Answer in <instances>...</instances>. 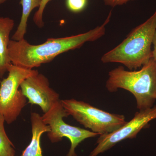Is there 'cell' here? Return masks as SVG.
<instances>
[{
  "label": "cell",
  "mask_w": 156,
  "mask_h": 156,
  "mask_svg": "<svg viewBox=\"0 0 156 156\" xmlns=\"http://www.w3.org/2000/svg\"><path fill=\"white\" fill-rule=\"evenodd\" d=\"M156 30V11L133 30L126 39L101 58L103 63L118 62L130 70L136 69L152 58L151 45Z\"/></svg>",
  "instance_id": "cell-3"
},
{
  "label": "cell",
  "mask_w": 156,
  "mask_h": 156,
  "mask_svg": "<svg viewBox=\"0 0 156 156\" xmlns=\"http://www.w3.org/2000/svg\"><path fill=\"white\" fill-rule=\"evenodd\" d=\"M14 21L9 17H0V78L8 72V67L11 63L8 47L10 33L14 28Z\"/></svg>",
  "instance_id": "cell-10"
},
{
  "label": "cell",
  "mask_w": 156,
  "mask_h": 156,
  "mask_svg": "<svg viewBox=\"0 0 156 156\" xmlns=\"http://www.w3.org/2000/svg\"><path fill=\"white\" fill-rule=\"evenodd\" d=\"M7 1V0H0V5H1V4H3V3Z\"/></svg>",
  "instance_id": "cell-17"
},
{
  "label": "cell",
  "mask_w": 156,
  "mask_h": 156,
  "mask_svg": "<svg viewBox=\"0 0 156 156\" xmlns=\"http://www.w3.org/2000/svg\"><path fill=\"white\" fill-rule=\"evenodd\" d=\"M69 116L60 100L42 116V119L45 124L50 127L48 136L51 142H58L63 137H67L71 142L67 156H77L75 150L80 143L87 138L100 136V134L66 124L63 119Z\"/></svg>",
  "instance_id": "cell-6"
},
{
  "label": "cell",
  "mask_w": 156,
  "mask_h": 156,
  "mask_svg": "<svg viewBox=\"0 0 156 156\" xmlns=\"http://www.w3.org/2000/svg\"><path fill=\"white\" fill-rule=\"evenodd\" d=\"M20 87L28 103L39 105L44 113L60 100L59 94L50 88L48 78L39 73L26 79Z\"/></svg>",
  "instance_id": "cell-8"
},
{
  "label": "cell",
  "mask_w": 156,
  "mask_h": 156,
  "mask_svg": "<svg viewBox=\"0 0 156 156\" xmlns=\"http://www.w3.org/2000/svg\"><path fill=\"white\" fill-rule=\"evenodd\" d=\"M30 121L32 134L31 140L21 156H43L41 136L43 133L50 131V127L44 122L42 116L37 113H31Z\"/></svg>",
  "instance_id": "cell-9"
},
{
  "label": "cell",
  "mask_w": 156,
  "mask_h": 156,
  "mask_svg": "<svg viewBox=\"0 0 156 156\" xmlns=\"http://www.w3.org/2000/svg\"><path fill=\"white\" fill-rule=\"evenodd\" d=\"M87 0H66L68 9L72 12L79 13L83 11L87 6Z\"/></svg>",
  "instance_id": "cell-14"
},
{
  "label": "cell",
  "mask_w": 156,
  "mask_h": 156,
  "mask_svg": "<svg viewBox=\"0 0 156 156\" xmlns=\"http://www.w3.org/2000/svg\"><path fill=\"white\" fill-rule=\"evenodd\" d=\"M42 0H21L20 4L22 7V14L20 22L17 30L12 36V40L19 41L24 39L27 32V21L31 12L34 9L39 8Z\"/></svg>",
  "instance_id": "cell-11"
},
{
  "label": "cell",
  "mask_w": 156,
  "mask_h": 156,
  "mask_svg": "<svg viewBox=\"0 0 156 156\" xmlns=\"http://www.w3.org/2000/svg\"><path fill=\"white\" fill-rule=\"evenodd\" d=\"M104 2L106 5L114 8L117 6L122 5L126 4L130 1L134 0H103Z\"/></svg>",
  "instance_id": "cell-15"
},
{
  "label": "cell",
  "mask_w": 156,
  "mask_h": 156,
  "mask_svg": "<svg viewBox=\"0 0 156 156\" xmlns=\"http://www.w3.org/2000/svg\"><path fill=\"white\" fill-rule=\"evenodd\" d=\"M111 15L110 13L102 25L85 33L48 39L41 44H31L24 39L19 41L10 40L8 50L11 63L25 69H33L50 62L61 53L81 48L86 42L95 41L105 34V27Z\"/></svg>",
  "instance_id": "cell-1"
},
{
  "label": "cell",
  "mask_w": 156,
  "mask_h": 156,
  "mask_svg": "<svg viewBox=\"0 0 156 156\" xmlns=\"http://www.w3.org/2000/svg\"><path fill=\"white\" fill-rule=\"evenodd\" d=\"M61 102L69 115L100 135L112 133L127 122L124 115L110 113L83 101L72 98L61 100Z\"/></svg>",
  "instance_id": "cell-4"
},
{
  "label": "cell",
  "mask_w": 156,
  "mask_h": 156,
  "mask_svg": "<svg viewBox=\"0 0 156 156\" xmlns=\"http://www.w3.org/2000/svg\"><path fill=\"white\" fill-rule=\"evenodd\" d=\"M5 122L4 117L0 114V156H15V147L6 134Z\"/></svg>",
  "instance_id": "cell-12"
},
{
  "label": "cell",
  "mask_w": 156,
  "mask_h": 156,
  "mask_svg": "<svg viewBox=\"0 0 156 156\" xmlns=\"http://www.w3.org/2000/svg\"><path fill=\"white\" fill-rule=\"evenodd\" d=\"M152 44L154 46V50H152V58L156 61V30L154 34Z\"/></svg>",
  "instance_id": "cell-16"
},
{
  "label": "cell",
  "mask_w": 156,
  "mask_h": 156,
  "mask_svg": "<svg viewBox=\"0 0 156 156\" xmlns=\"http://www.w3.org/2000/svg\"><path fill=\"white\" fill-rule=\"evenodd\" d=\"M106 88L111 92L119 89L131 92L139 110L151 108L156 101V61L151 58L139 70L128 71L122 66L108 73Z\"/></svg>",
  "instance_id": "cell-2"
},
{
  "label": "cell",
  "mask_w": 156,
  "mask_h": 156,
  "mask_svg": "<svg viewBox=\"0 0 156 156\" xmlns=\"http://www.w3.org/2000/svg\"><path fill=\"white\" fill-rule=\"evenodd\" d=\"M51 0H42L41 6L34 15L33 18L34 22L39 28H42L44 25V23L43 20V14L47 4Z\"/></svg>",
  "instance_id": "cell-13"
},
{
  "label": "cell",
  "mask_w": 156,
  "mask_h": 156,
  "mask_svg": "<svg viewBox=\"0 0 156 156\" xmlns=\"http://www.w3.org/2000/svg\"><path fill=\"white\" fill-rule=\"evenodd\" d=\"M9 75L0 84V114L7 124L16 121L27 99L19 88L23 80L39 73L37 70L27 69L11 63L8 67Z\"/></svg>",
  "instance_id": "cell-5"
},
{
  "label": "cell",
  "mask_w": 156,
  "mask_h": 156,
  "mask_svg": "<svg viewBox=\"0 0 156 156\" xmlns=\"http://www.w3.org/2000/svg\"><path fill=\"white\" fill-rule=\"evenodd\" d=\"M156 119V106L139 110L133 119L117 130L99 136L96 147L89 156H98L108 151L117 144L127 139H133L143 128L148 126L151 121Z\"/></svg>",
  "instance_id": "cell-7"
}]
</instances>
